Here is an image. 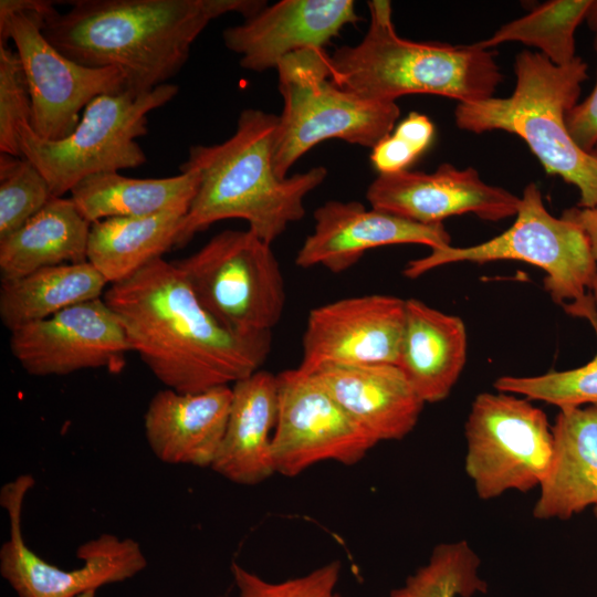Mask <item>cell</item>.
<instances>
[{"label": "cell", "mask_w": 597, "mask_h": 597, "mask_svg": "<svg viewBox=\"0 0 597 597\" xmlns=\"http://www.w3.org/2000/svg\"><path fill=\"white\" fill-rule=\"evenodd\" d=\"M103 300L132 352L178 392L234 384L261 369L271 352V333L227 328L201 305L176 264L163 258L111 284Z\"/></svg>", "instance_id": "6da1fadb"}, {"label": "cell", "mask_w": 597, "mask_h": 597, "mask_svg": "<svg viewBox=\"0 0 597 597\" xmlns=\"http://www.w3.org/2000/svg\"><path fill=\"white\" fill-rule=\"evenodd\" d=\"M54 7L43 34L61 53L91 67H115L126 88L147 93L187 62L209 22L231 12L230 0H75Z\"/></svg>", "instance_id": "7a4b0ae2"}, {"label": "cell", "mask_w": 597, "mask_h": 597, "mask_svg": "<svg viewBox=\"0 0 597 597\" xmlns=\"http://www.w3.org/2000/svg\"><path fill=\"white\" fill-rule=\"evenodd\" d=\"M279 116L262 109H243L232 136L220 144L189 147L179 170L199 176L197 192L184 218L175 247L226 219H242L268 243L277 239L305 213L304 198L327 176L316 166L285 178L273 168V144Z\"/></svg>", "instance_id": "3957f363"}, {"label": "cell", "mask_w": 597, "mask_h": 597, "mask_svg": "<svg viewBox=\"0 0 597 597\" xmlns=\"http://www.w3.org/2000/svg\"><path fill=\"white\" fill-rule=\"evenodd\" d=\"M369 25L356 45L328 55L333 80L366 98L384 102L409 94H432L474 103L494 96L503 81L496 52L478 42L452 45L401 38L390 1L367 2Z\"/></svg>", "instance_id": "277c9868"}, {"label": "cell", "mask_w": 597, "mask_h": 597, "mask_svg": "<svg viewBox=\"0 0 597 597\" xmlns=\"http://www.w3.org/2000/svg\"><path fill=\"white\" fill-rule=\"evenodd\" d=\"M588 65L576 56L556 65L527 50L514 61L516 84L507 97L458 104V128L475 134L504 130L521 137L545 171L559 176L579 191L578 207L597 206V148L580 149L566 126L567 113L578 103Z\"/></svg>", "instance_id": "5b68a950"}, {"label": "cell", "mask_w": 597, "mask_h": 597, "mask_svg": "<svg viewBox=\"0 0 597 597\" xmlns=\"http://www.w3.org/2000/svg\"><path fill=\"white\" fill-rule=\"evenodd\" d=\"M523 261L545 273L544 287L568 315L586 320L597 334V264L585 233L546 209L542 192L530 182L521 196L513 224L501 234L470 247L447 245L411 260L404 275L417 279L450 263Z\"/></svg>", "instance_id": "8992f818"}, {"label": "cell", "mask_w": 597, "mask_h": 597, "mask_svg": "<svg viewBox=\"0 0 597 597\" xmlns=\"http://www.w3.org/2000/svg\"><path fill=\"white\" fill-rule=\"evenodd\" d=\"M276 71L283 111L274 135L273 168L281 178L323 140L341 139L373 149L399 118L396 102L366 98L338 85L324 49L290 54Z\"/></svg>", "instance_id": "52a82bcc"}, {"label": "cell", "mask_w": 597, "mask_h": 597, "mask_svg": "<svg viewBox=\"0 0 597 597\" xmlns=\"http://www.w3.org/2000/svg\"><path fill=\"white\" fill-rule=\"evenodd\" d=\"M177 93V85L166 83L142 94L126 88L100 95L84 108L74 130L59 140L44 139L22 124L21 155L44 176L54 197L91 175L139 167L147 158L136 139L148 132V114Z\"/></svg>", "instance_id": "ba28073f"}, {"label": "cell", "mask_w": 597, "mask_h": 597, "mask_svg": "<svg viewBox=\"0 0 597 597\" xmlns=\"http://www.w3.org/2000/svg\"><path fill=\"white\" fill-rule=\"evenodd\" d=\"M201 305L242 335L271 333L285 307V285L271 249L249 229L224 230L174 262Z\"/></svg>", "instance_id": "9c48e42d"}, {"label": "cell", "mask_w": 597, "mask_h": 597, "mask_svg": "<svg viewBox=\"0 0 597 597\" xmlns=\"http://www.w3.org/2000/svg\"><path fill=\"white\" fill-rule=\"evenodd\" d=\"M43 0L0 1V43L12 40L27 77L33 132L49 140L69 136L81 111L95 97L126 90L124 73L115 67L82 65L61 53L43 34L53 8Z\"/></svg>", "instance_id": "30bf717a"}, {"label": "cell", "mask_w": 597, "mask_h": 597, "mask_svg": "<svg viewBox=\"0 0 597 597\" xmlns=\"http://www.w3.org/2000/svg\"><path fill=\"white\" fill-rule=\"evenodd\" d=\"M464 469L478 496L527 492L548 474L554 437L545 412L527 398L498 391L479 394L465 422Z\"/></svg>", "instance_id": "8fae6325"}, {"label": "cell", "mask_w": 597, "mask_h": 597, "mask_svg": "<svg viewBox=\"0 0 597 597\" xmlns=\"http://www.w3.org/2000/svg\"><path fill=\"white\" fill-rule=\"evenodd\" d=\"M34 478L22 474L6 483L0 504L8 512L9 538L0 548V574L18 597H77L100 587L125 582L147 566L140 545L133 538L102 534L76 549L83 564L63 569L36 555L22 534V507Z\"/></svg>", "instance_id": "7c38bea8"}, {"label": "cell", "mask_w": 597, "mask_h": 597, "mask_svg": "<svg viewBox=\"0 0 597 597\" xmlns=\"http://www.w3.org/2000/svg\"><path fill=\"white\" fill-rule=\"evenodd\" d=\"M277 376V418L272 436L275 473L294 476L322 461L359 462L378 442L312 374Z\"/></svg>", "instance_id": "4fadbf2b"}, {"label": "cell", "mask_w": 597, "mask_h": 597, "mask_svg": "<svg viewBox=\"0 0 597 597\" xmlns=\"http://www.w3.org/2000/svg\"><path fill=\"white\" fill-rule=\"evenodd\" d=\"M10 348L33 376L103 367L119 371L126 353L132 352L121 322L103 297L11 331Z\"/></svg>", "instance_id": "5bb4252c"}, {"label": "cell", "mask_w": 597, "mask_h": 597, "mask_svg": "<svg viewBox=\"0 0 597 597\" xmlns=\"http://www.w3.org/2000/svg\"><path fill=\"white\" fill-rule=\"evenodd\" d=\"M406 300L391 295L346 297L314 307L302 339L301 371L326 365H398Z\"/></svg>", "instance_id": "9a60e30c"}, {"label": "cell", "mask_w": 597, "mask_h": 597, "mask_svg": "<svg viewBox=\"0 0 597 597\" xmlns=\"http://www.w3.org/2000/svg\"><path fill=\"white\" fill-rule=\"evenodd\" d=\"M366 198L374 209L423 224L442 223L463 213L500 221L515 217L521 203V197L484 182L475 169H458L449 163L430 174H379L368 186Z\"/></svg>", "instance_id": "2e32d148"}, {"label": "cell", "mask_w": 597, "mask_h": 597, "mask_svg": "<svg viewBox=\"0 0 597 597\" xmlns=\"http://www.w3.org/2000/svg\"><path fill=\"white\" fill-rule=\"evenodd\" d=\"M313 217L314 229L295 258V264L304 269L321 265L332 273H342L374 248L422 244L432 250L451 244L442 223H419L371 207L367 209L358 201L329 200Z\"/></svg>", "instance_id": "e0dca14e"}, {"label": "cell", "mask_w": 597, "mask_h": 597, "mask_svg": "<svg viewBox=\"0 0 597 597\" xmlns=\"http://www.w3.org/2000/svg\"><path fill=\"white\" fill-rule=\"evenodd\" d=\"M360 20L352 0H283L226 29L222 39L240 55L241 67L263 72L276 70L290 54L324 49L345 25Z\"/></svg>", "instance_id": "ac0fdd59"}, {"label": "cell", "mask_w": 597, "mask_h": 597, "mask_svg": "<svg viewBox=\"0 0 597 597\" xmlns=\"http://www.w3.org/2000/svg\"><path fill=\"white\" fill-rule=\"evenodd\" d=\"M232 388L185 394L157 391L144 416L151 452L164 463L211 468L224 434Z\"/></svg>", "instance_id": "d6986e66"}, {"label": "cell", "mask_w": 597, "mask_h": 597, "mask_svg": "<svg viewBox=\"0 0 597 597\" xmlns=\"http://www.w3.org/2000/svg\"><path fill=\"white\" fill-rule=\"evenodd\" d=\"M312 375L377 442L405 438L425 406L394 364L326 365Z\"/></svg>", "instance_id": "ffe728a7"}, {"label": "cell", "mask_w": 597, "mask_h": 597, "mask_svg": "<svg viewBox=\"0 0 597 597\" xmlns=\"http://www.w3.org/2000/svg\"><path fill=\"white\" fill-rule=\"evenodd\" d=\"M231 388L227 427L211 469L233 483L255 485L275 473L277 376L259 369Z\"/></svg>", "instance_id": "44dd1931"}, {"label": "cell", "mask_w": 597, "mask_h": 597, "mask_svg": "<svg viewBox=\"0 0 597 597\" xmlns=\"http://www.w3.org/2000/svg\"><path fill=\"white\" fill-rule=\"evenodd\" d=\"M552 431V463L533 515L568 520L597 505V405L559 409Z\"/></svg>", "instance_id": "7402d4cb"}, {"label": "cell", "mask_w": 597, "mask_h": 597, "mask_svg": "<svg viewBox=\"0 0 597 597\" xmlns=\"http://www.w3.org/2000/svg\"><path fill=\"white\" fill-rule=\"evenodd\" d=\"M468 352L463 321L417 298L406 300L398 365L425 404L447 398L459 379Z\"/></svg>", "instance_id": "603a6c76"}, {"label": "cell", "mask_w": 597, "mask_h": 597, "mask_svg": "<svg viewBox=\"0 0 597 597\" xmlns=\"http://www.w3.org/2000/svg\"><path fill=\"white\" fill-rule=\"evenodd\" d=\"M91 226L71 198L52 197L21 228L0 239L1 280L87 261Z\"/></svg>", "instance_id": "cb8c5ba5"}, {"label": "cell", "mask_w": 597, "mask_h": 597, "mask_svg": "<svg viewBox=\"0 0 597 597\" xmlns=\"http://www.w3.org/2000/svg\"><path fill=\"white\" fill-rule=\"evenodd\" d=\"M193 170L167 178H130L118 171L91 175L75 185L71 199L91 222L114 217H143L171 210L188 211L197 192Z\"/></svg>", "instance_id": "d4e9b609"}, {"label": "cell", "mask_w": 597, "mask_h": 597, "mask_svg": "<svg viewBox=\"0 0 597 597\" xmlns=\"http://www.w3.org/2000/svg\"><path fill=\"white\" fill-rule=\"evenodd\" d=\"M187 211L114 217L93 222L87 261L107 283L121 282L161 258L175 242Z\"/></svg>", "instance_id": "484cf974"}, {"label": "cell", "mask_w": 597, "mask_h": 597, "mask_svg": "<svg viewBox=\"0 0 597 597\" xmlns=\"http://www.w3.org/2000/svg\"><path fill=\"white\" fill-rule=\"evenodd\" d=\"M106 284L88 261L46 266L18 279L1 280V322L13 331L48 318L72 305L101 298Z\"/></svg>", "instance_id": "4316f807"}, {"label": "cell", "mask_w": 597, "mask_h": 597, "mask_svg": "<svg viewBox=\"0 0 597 597\" xmlns=\"http://www.w3.org/2000/svg\"><path fill=\"white\" fill-rule=\"evenodd\" d=\"M590 3L591 0L546 1L478 43L494 49L502 43L520 42L538 49V53L556 65L569 64L577 56L576 30L586 19Z\"/></svg>", "instance_id": "83f0119b"}, {"label": "cell", "mask_w": 597, "mask_h": 597, "mask_svg": "<svg viewBox=\"0 0 597 597\" xmlns=\"http://www.w3.org/2000/svg\"><path fill=\"white\" fill-rule=\"evenodd\" d=\"M480 559L465 541L438 545L429 562L388 597H473L485 594Z\"/></svg>", "instance_id": "f1b7e54d"}, {"label": "cell", "mask_w": 597, "mask_h": 597, "mask_svg": "<svg viewBox=\"0 0 597 597\" xmlns=\"http://www.w3.org/2000/svg\"><path fill=\"white\" fill-rule=\"evenodd\" d=\"M494 388L559 409L597 405V353L589 363L574 369L532 377L502 376L494 381Z\"/></svg>", "instance_id": "f546056e"}, {"label": "cell", "mask_w": 597, "mask_h": 597, "mask_svg": "<svg viewBox=\"0 0 597 597\" xmlns=\"http://www.w3.org/2000/svg\"><path fill=\"white\" fill-rule=\"evenodd\" d=\"M54 197L39 169L23 157L0 155V239L21 228Z\"/></svg>", "instance_id": "4dcf8cb0"}, {"label": "cell", "mask_w": 597, "mask_h": 597, "mask_svg": "<svg viewBox=\"0 0 597 597\" xmlns=\"http://www.w3.org/2000/svg\"><path fill=\"white\" fill-rule=\"evenodd\" d=\"M32 102L18 53L0 43V151L22 157L19 127L31 125Z\"/></svg>", "instance_id": "1f68e13d"}, {"label": "cell", "mask_w": 597, "mask_h": 597, "mask_svg": "<svg viewBox=\"0 0 597 597\" xmlns=\"http://www.w3.org/2000/svg\"><path fill=\"white\" fill-rule=\"evenodd\" d=\"M341 569V562L333 561L306 575L272 583L235 562L231 565L237 597H341L336 591Z\"/></svg>", "instance_id": "d6a6232c"}, {"label": "cell", "mask_w": 597, "mask_h": 597, "mask_svg": "<svg viewBox=\"0 0 597 597\" xmlns=\"http://www.w3.org/2000/svg\"><path fill=\"white\" fill-rule=\"evenodd\" d=\"M433 135L430 118L412 112L373 148L370 161L378 175L408 170L429 148Z\"/></svg>", "instance_id": "836d02e7"}, {"label": "cell", "mask_w": 597, "mask_h": 597, "mask_svg": "<svg viewBox=\"0 0 597 597\" xmlns=\"http://www.w3.org/2000/svg\"><path fill=\"white\" fill-rule=\"evenodd\" d=\"M594 46L597 55V34ZM566 126L580 149L589 153L597 148V80L590 94L567 113Z\"/></svg>", "instance_id": "e575fe53"}, {"label": "cell", "mask_w": 597, "mask_h": 597, "mask_svg": "<svg viewBox=\"0 0 597 597\" xmlns=\"http://www.w3.org/2000/svg\"><path fill=\"white\" fill-rule=\"evenodd\" d=\"M564 219L575 223L585 233L591 254L597 264V206L594 208L573 207L562 213ZM597 301V284L595 290Z\"/></svg>", "instance_id": "d590c367"}, {"label": "cell", "mask_w": 597, "mask_h": 597, "mask_svg": "<svg viewBox=\"0 0 597 597\" xmlns=\"http://www.w3.org/2000/svg\"><path fill=\"white\" fill-rule=\"evenodd\" d=\"M585 20L588 27L597 34V0H591Z\"/></svg>", "instance_id": "8d00e7d4"}, {"label": "cell", "mask_w": 597, "mask_h": 597, "mask_svg": "<svg viewBox=\"0 0 597 597\" xmlns=\"http://www.w3.org/2000/svg\"><path fill=\"white\" fill-rule=\"evenodd\" d=\"M96 596V590H92V591H87L85 594H82L77 597H95Z\"/></svg>", "instance_id": "74e56055"}]
</instances>
